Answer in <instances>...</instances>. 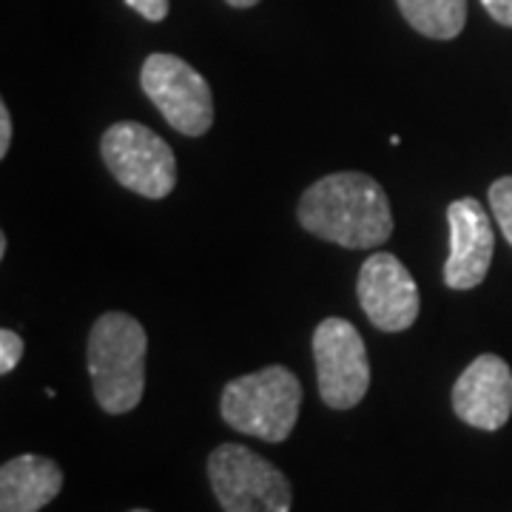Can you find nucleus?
Returning <instances> with one entry per match:
<instances>
[{
    "label": "nucleus",
    "mask_w": 512,
    "mask_h": 512,
    "mask_svg": "<svg viewBox=\"0 0 512 512\" xmlns=\"http://www.w3.org/2000/svg\"><path fill=\"white\" fill-rule=\"evenodd\" d=\"M140 86L165 123L185 137H202L214 126V94L208 80L177 55H148Z\"/></svg>",
    "instance_id": "nucleus-6"
},
{
    "label": "nucleus",
    "mask_w": 512,
    "mask_h": 512,
    "mask_svg": "<svg viewBox=\"0 0 512 512\" xmlns=\"http://www.w3.org/2000/svg\"><path fill=\"white\" fill-rule=\"evenodd\" d=\"M313 362L322 402L333 410H350L370 387V362L362 333L348 319L330 316L313 330Z\"/></svg>",
    "instance_id": "nucleus-7"
},
{
    "label": "nucleus",
    "mask_w": 512,
    "mask_h": 512,
    "mask_svg": "<svg viewBox=\"0 0 512 512\" xmlns=\"http://www.w3.org/2000/svg\"><path fill=\"white\" fill-rule=\"evenodd\" d=\"M126 6H131L148 23H160L168 15V0H126Z\"/></svg>",
    "instance_id": "nucleus-15"
},
{
    "label": "nucleus",
    "mask_w": 512,
    "mask_h": 512,
    "mask_svg": "<svg viewBox=\"0 0 512 512\" xmlns=\"http://www.w3.org/2000/svg\"><path fill=\"white\" fill-rule=\"evenodd\" d=\"M228 6H234V9H251V6H256L259 0H225Z\"/></svg>",
    "instance_id": "nucleus-18"
},
{
    "label": "nucleus",
    "mask_w": 512,
    "mask_h": 512,
    "mask_svg": "<svg viewBox=\"0 0 512 512\" xmlns=\"http://www.w3.org/2000/svg\"><path fill=\"white\" fill-rule=\"evenodd\" d=\"M356 293L370 325L384 333H402L419 316V288L399 256L384 251L367 256L359 268Z\"/></svg>",
    "instance_id": "nucleus-8"
},
{
    "label": "nucleus",
    "mask_w": 512,
    "mask_h": 512,
    "mask_svg": "<svg viewBox=\"0 0 512 512\" xmlns=\"http://www.w3.org/2000/svg\"><path fill=\"white\" fill-rule=\"evenodd\" d=\"M63 490V470L52 458H12L0 467V512H40Z\"/></svg>",
    "instance_id": "nucleus-11"
},
{
    "label": "nucleus",
    "mask_w": 512,
    "mask_h": 512,
    "mask_svg": "<svg viewBox=\"0 0 512 512\" xmlns=\"http://www.w3.org/2000/svg\"><path fill=\"white\" fill-rule=\"evenodd\" d=\"M481 6L487 9V15L501 23V26H510L512 29V0H481Z\"/></svg>",
    "instance_id": "nucleus-16"
},
{
    "label": "nucleus",
    "mask_w": 512,
    "mask_h": 512,
    "mask_svg": "<svg viewBox=\"0 0 512 512\" xmlns=\"http://www.w3.org/2000/svg\"><path fill=\"white\" fill-rule=\"evenodd\" d=\"M148 336L128 313H103L89 333V376L94 399L111 413L134 410L146 390Z\"/></svg>",
    "instance_id": "nucleus-2"
},
{
    "label": "nucleus",
    "mask_w": 512,
    "mask_h": 512,
    "mask_svg": "<svg viewBox=\"0 0 512 512\" xmlns=\"http://www.w3.org/2000/svg\"><path fill=\"white\" fill-rule=\"evenodd\" d=\"M490 211L504 239L512 245V177H501L490 185Z\"/></svg>",
    "instance_id": "nucleus-13"
},
{
    "label": "nucleus",
    "mask_w": 512,
    "mask_h": 512,
    "mask_svg": "<svg viewBox=\"0 0 512 512\" xmlns=\"http://www.w3.org/2000/svg\"><path fill=\"white\" fill-rule=\"evenodd\" d=\"M299 225L313 237L350 251L379 248L393 234V211L384 188L362 171L328 174L302 194Z\"/></svg>",
    "instance_id": "nucleus-1"
},
{
    "label": "nucleus",
    "mask_w": 512,
    "mask_h": 512,
    "mask_svg": "<svg viewBox=\"0 0 512 512\" xmlns=\"http://www.w3.org/2000/svg\"><path fill=\"white\" fill-rule=\"evenodd\" d=\"M404 20L424 37L453 40L467 23V0H396Z\"/></svg>",
    "instance_id": "nucleus-12"
},
{
    "label": "nucleus",
    "mask_w": 512,
    "mask_h": 512,
    "mask_svg": "<svg viewBox=\"0 0 512 512\" xmlns=\"http://www.w3.org/2000/svg\"><path fill=\"white\" fill-rule=\"evenodd\" d=\"M453 410L476 430H501L512 416V370L495 356L481 353L453 384Z\"/></svg>",
    "instance_id": "nucleus-10"
},
{
    "label": "nucleus",
    "mask_w": 512,
    "mask_h": 512,
    "mask_svg": "<svg viewBox=\"0 0 512 512\" xmlns=\"http://www.w3.org/2000/svg\"><path fill=\"white\" fill-rule=\"evenodd\" d=\"M450 256L444 262V285L453 291H470L490 274L495 254V234L490 214L473 197L450 202Z\"/></svg>",
    "instance_id": "nucleus-9"
},
{
    "label": "nucleus",
    "mask_w": 512,
    "mask_h": 512,
    "mask_svg": "<svg viewBox=\"0 0 512 512\" xmlns=\"http://www.w3.org/2000/svg\"><path fill=\"white\" fill-rule=\"evenodd\" d=\"M302 407V382L282 365H271L225 384L222 421L242 436L279 444L293 433Z\"/></svg>",
    "instance_id": "nucleus-3"
},
{
    "label": "nucleus",
    "mask_w": 512,
    "mask_h": 512,
    "mask_svg": "<svg viewBox=\"0 0 512 512\" xmlns=\"http://www.w3.org/2000/svg\"><path fill=\"white\" fill-rule=\"evenodd\" d=\"M9 146H12V114L6 103H0V157L9 154Z\"/></svg>",
    "instance_id": "nucleus-17"
},
{
    "label": "nucleus",
    "mask_w": 512,
    "mask_h": 512,
    "mask_svg": "<svg viewBox=\"0 0 512 512\" xmlns=\"http://www.w3.org/2000/svg\"><path fill=\"white\" fill-rule=\"evenodd\" d=\"M100 154L111 177L140 197L163 200L177 185L174 151L143 123H114L100 140Z\"/></svg>",
    "instance_id": "nucleus-5"
},
{
    "label": "nucleus",
    "mask_w": 512,
    "mask_h": 512,
    "mask_svg": "<svg viewBox=\"0 0 512 512\" xmlns=\"http://www.w3.org/2000/svg\"><path fill=\"white\" fill-rule=\"evenodd\" d=\"M23 359V339L12 328L0 330V373H12Z\"/></svg>",
    "instance_id": "nucleus-14"
},
{
    "label": "nucleus",
    "mask_w": 512,
    "mask_h": 512,
    "mask_svg": "<svg viewBox=\"0 0 512 512\" xmlns=\"http://www.w3.org/2000/svg\"><path fill=\"white\" fill-rule=\"evenodd\" d=\"M208 481L225 512H291V481L245 444H220L208 456Z\"/></svg>",
    "instance_id": "nucleus-4"
},
{
    "label": "nucleus",
    "mask_w": 512,
    "mask_h": 512,
    "mask_svg": "<svg viewBox=\"0 0 512 512\" xmlns=\"http://www.w3.org/2000/svg\"><path fill=\"white\" fill-rule=\"evenodd\" d=\"M131 512H148V510H131Z\"/></svg>",
    "instance_id": "nucleus-20"
},
{
    "label": "nucleus",
    "mask_w": 512,
    "mask_h": 512,
    "mask_svg": "<svg viewBox=\"0 0 512 512\" xmlns=\"http://www.w3.org/2000/svg\"><path fill=\"white\" fill-rule=\"evenodd\" d=\"M6 248H9V239L6 234H0V256H6Z\"/></svg>",
    "instance_id": "nucleus-19"
}]
</instances>
